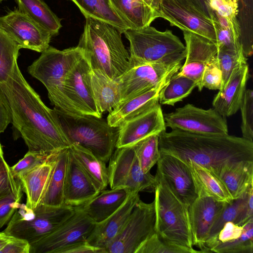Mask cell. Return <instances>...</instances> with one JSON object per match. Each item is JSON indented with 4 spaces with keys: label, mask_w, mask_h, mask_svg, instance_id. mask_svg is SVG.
Listing matches in <instances>:
<instances>
[{
    "label": "cell",
    "mask_w": 253,
    "mask_h": 253,
    "mask_svg": "<svg viewBox=\"0 0 253 253\" xmlns=\"http://www.w3.org/2000/svg\"><path fill=\"white\" fill-rule=\"evenodd\" d=\"M0 86L10 107L11 123L29 151L50 155L70 147L56 111L44 104L17 62L8 81Z\"/></svg>",
    "instance_id": "cell-1"
},
{
    "label": "cell",
    "mask_w": 253,
    "mask_h": 253,
    "mask_svg": "<svg viewBox=\"0 0 253 253\" xmlns=\"http://www.w3.org/2000/svg\"><path fill=\"white\" fill-rule=\"evenodd\" d=\"M161 153L173 156L185 163L192 161L218 178L227 165L253 161V142L228 134H200L178 129L159 135Z\"/></svg>",
    "instance_id": "cell-2"
},
{
    "label": "cell",
    "mask_w": 253,
    "mask_h": 253,
    "mask_svg": "<svg viewBox=\"0 0 253 253\" xmlns=\"http://www.w3.org/2000/svg\"><path fill=\"white\" fill-rule=\"evenodd\" d=\"M77 46L84 50L92 69L111 79H118L129 67V54L121 33L108 23L85 18Z\"/></svg>",
    "instance_id": "cell-3"
},
{
    "label": "cell",
    "mask_w": 253,
    "mask_h": 253,
    "mask_svg": "<svg viewBox=\"0 0 253 253\" xmlns=\"http://www.w3.org/2000/svg\"><path fill=\"white\" fill-rule=\"evenodd\" d=\"M155 176V232L163 241L185 253H201L193 248L188 207L176 198L161 177Z\"/></svg>",
    "instance_id": "cell-4"
},
{
    "label": "cell",
    "mask_w": 253,
    "mask_h": 253,
    "mask_svg": "<svg viewBox=\"0 0 253 253\" xmlns=\"http://www.w3.org/2000/svg\"><path fill=\"white\" fill-rule=\"evenodd\" d=\"M84 55L78 46L62 50L49 46L28 67V73L46 87L54 108L64 113L80 115L65 95L64 83L67 74Z\"/></svg>",
    "instance_id": "cell-5"
},
{
    "label": "cell",
    "mask_w": 253,
    "mask_h": 253,
    "mask_svg": "<svg viewBox=\"0 0 253 253\" xmlns=\"http://www.w3.org/2000/svg\"><path fill=\"white\" fill-rule=\"evenodd\" d=\"M124 34L130 43L129 68L145 64L182 62L185 45L172 31H160L150 25L127 29Z\"/></svg>",
    "instance_id": "cell-6"
},
{
    "label": "cell",
    "mask_w": 253,
    "mask_h": 253,
    "mask_svg": "<svg viewBox=\"0 0 253 253\" xmlns=\"http://www.w3.org/2000/svg\"><path fill=\"white\" fill-rule=\"evenodd\" d=\"M54 109L71 145L77 143L105 163L109 161L116 148L118 127L111 126L102 117L72 115Z\"/></svg>",
    "instance_id": "cell-7"
},
{
    "label": "cell",
    "mask_w": 253,
    "mask_h": 253,
    "mask_svg": "<svg viewBox=\"0 0 253 253\" xmlns=\"http://www.w3.org/2000/svg\"><path fill=\"white\" fill-rule=\"evenodd\" d=\"M75 207L40 204L35 209L20 204L3 231L6 234L27 240L30 244L47 236L74 212Z\"/></svg>",
    "instance_id": "cell-8"
},
{
    "label": "cell",
    "mask_w": 253,
    "mask_h": 253,
    "mask_svg": "<svg viewBox=\"0 0 253 253\" xmlns=\"http://www.w3.org/2000/svg\"><path fill=\"white\" fill-rule=\"evenodd\" d=\"M108 167L111 189L124 188L128 193L154 192L157 180L142 169L133 146L116 148Z\"/></svg>",
    "instance_id": "cell-9"
},
{
    "label": "cell",
    "mask_w": 253,
    "mask_h": 253,
    "mask_svg": "<svg viewBox=\"0 0 253 253\" xmlns=\"http://www.w3.org/2000/svg\"><path fill=\"white\" fill-rule=\"evenodd\" d=\"M154 200L139 199L122 229L106 249V253H135L140 245L155 232Z\"/></svg>",
    "instance_id": "cell-10"
},
{
    "label": "cell",
    "mask_w": 253,
    "mask_h": 253,
    "mask_svg": "<svg viewBox=\"0 0 253 253\" xmlns=\"http://www.w3.org/2000/svg\"><path fill=\"white\" fill-rule=\"evenodd\" d=\"M166 127L200 134H228L226 118L215 109H204L187 104L164 114Z\"/></svg>",
    "instance_id": "cell-11"
},
{
    "label": "cell",
    "mask_w": 253,
    "mask_h": 253,
    "mask_svg": "<svg viewBox=\"0 0 253 253\" xmlns=\"http://www.w3.org/2000/svg\"><path fill=\"white\" fill-rule=\"evenodd\" d=\"M95 223L78 207L74 213L47 236L31 245L30 253H61L64 249L86 240Z\"/></svg>",
    "instance_id": "cell-12"
},
{
    "label": "cell",
    "mask_w": 253,
    "mask_h": 253,
    "mask_svg": "<svg viewBox=\"0 0 253 253\" xmlns=\"http://www.w3.org/2000/svg\"><path fill=\"white\" fill-rule=\"evenodd\" d=\"M181 66L182 62L151 63L128 68L118 79L121 89L120 103L158 86L178 72Z\"/></svg>",
    "instance_id": "cell-13"
},
{
    "label": "cell",
    "mask_w": 253,
    "mask_h": 253,
    "mask_svg": "<svg viewBox=\"0 0 253 253\" xmlns=\"http://www.w3.org/2000/svg\"><path fill=\"white\" fill-rule=\"evenodd\" d=\"M89 60L84 56L67 74L64 83L65 95L80 115L101 118L93 93Z\"/></svg>",
    "instance_id": "cell-14"
},
{
    "label": "cell",
    "mask_w": 253,
    "mask_h": 253,
    "mask_svg": "<svg viewBox=\"0 0 253 253\" xmlns=\"http://www.w3.org/2000/svg\"><path fill=\"white\" fill-rule=\"evenodd\" d=\"M0 25L21 48L41 53L49 46L50 33L18 9L0 16Z\"/></svg>",
    "instance_id": "cell-15"
},
{
    "label": "cell",
    "mask_w": 253,
    "mask_h": 253,
    "mask_svg": "<svg viewBox=\"0 0 253 253\" xmlns=\"http://www.w3.org/2000/svg\"><path fill=\"white\" fill-rule=\"evenodd\" d=\"M157 165L156 175L161 177L176 198L189 208L198 197L189 166L173 156L161 152Z\"/></svg>",
    "instance_id": "cell-16"
},
{
    "label": "cell",
    "mask_w": 253,
    "mask_h": 253,
    "mask_svg": "<svg viewBox=\"0 0 253 253\" xmlns=\"http://www.w3.org/2000/svg\"><path fill=\"white\" fill-rule=\"evenodd\" d=\"M164 114L159 103L143 114L118 127L116 148L131 146L152 135L166 130Z\"/></svg>",
    "instance_id": "cell-17"
},
{
    "label": "cell",
    "mask_w": 253,
    "mask_h": 253,
    "mask_svg": "<svg viewBox=\"0 0 253 253\" xmlns=\"http://www.w3.org/2000/svg\"><path fill=\"white\" fill-rule=\"evenodd\" d=\"M185 42L186 56L178 73L197 84L199 91L203 88L201 80L206 65L217 55L216 44L210 40L190 32H183Z\"/></svg>",
    "instance_id": "cell-18"
},
{
    "label": "cell",
    "mask_w": 253,
    "mask_h": 253,
    "mask_svg": "<svg viewBox=\"0 0 253 253\" xmlns=\"http://www.w3.org/2000/svg\"><path fill=\"white\" fill-rule=\"evenodd\" d=\"M227 204L210 197L199 196L189 207L193 246L201 253L213 224Z\"/></svg>",
    "instance_id": "cell-19"
},
{
    "label": "cell",
    "mask_w": 253,
    "mask_h": 253,
    "mask_svg": "<svg viewBox=\"0 0 253 253\" xmlns=\"http://www.w3.org/2000/svg\"><path fill=\"white\" fill-rule=\"evenodd\" d=\"M99 192L69 148L63 189L64 204L81 206Z\"/></svg>",
    "instance_id": "cell-20"
},
{
    "label": "cell",
    "mask_w": 253,
    "mask_h": 253,
    "mask_svg": "<svg viewBox=\"0 0 253 253\" xmlns=\"http://www.w3.org/2000/svg\"><path fill=\"white\" fill-rule=\"evenodd\" d=\"M109 0L128 29H141L161 18L163 0Z\"/></svg>",
    "instance_id": "cell-21"
},
{
    "label": "cell",
    "mask_w": 253,
    "mask_h": 253,
    "mask_svg": "<svg viewBox=\"0 0 253 253\" xmlns=\"http://www.w3.org/2000/svg\"><path fill=\"white\" fill-rule=\"evenodd\" d=\"M139 199L138 193H129L124 203L115 212L103 221L95 224L86 239L87 242L93 246L106 251L122 229Z\"/></svg>",
    "instance_id": "cell-22"
},
{
    "label": "cell",
    "mask_w": 253,
    "mask_h": 253,
    "mask_svg": "<svg viewBox=\"0 0 253 253\" xmlns=\"http://www.w3.org/2000/svg\"><path fill=\"white\" fill-rule=\"evenodd\" d=\"M249 78L248 64L235 71L214 96L212 102L213 108L225 118L235 114L240 109Z\"/></svg>",
    "instance_id": "cell-23"
},
{
    "label": "cell",
    "mask_w": 253,
    "mask_h": 253,
    "mask_svg": "<svg viewBox=\"0 0 253 253\" xmlns=\"http://www.w3.org/2000/svg\"><path fill=\"white\" fill-rule=\"evenodd\" d=\"M169 79L165 80L157 86L120 103L109 112L107 118L108 124L111 126L118 127L124 123L153 107L159 103L160 91Z\"/></svg>",
    "instance_id": "cell-24"
},
{
    "label": "cell",
    "mask_w": 253,
    "mask_h": 253,
    "mask_svg": "<svg viewBox=\"0 0 253 253\" xmlns=\"http://www.w3.org/2000/svg\"><path fill=\"white\" fill-rule=\"evenodd\" d=\"M55 153L51 154L44 163L18 179L26 195V205L32 210L35 209L42 199L54 165Z\"/></svg>",
    "instance_id": "cell-25"
},
{
    "label": "cell",
    "mask_w": 253,
    "mask_h": 253,
    "mask_svg": "<svg viewBox=\"0 0 253 253\" xmlns=\"http://www.w3.org/2000/svg\"><path fill=\"white\" fill-rule=\"evenodd\" d=\"M129 193L124 188L105 189L78 207L95 224L98 223L115 212L124 203Z\"/></svg>",
    "instance_id": "cell-26"
},
{
    "label": "cell",
    "mask_w": 253,
    "mask_h": 253,
    "mask_svg": "<svg viewBox=\"0 0 253 253\" xmlns=\"http://www.w3.org/2000/svg\"><path fill=\"white\" fill-rule=\"evenodd\" d=\"M90 80L97 106L102 113L110 112L121 102L120 86L118 79H111L98 69L91 68Z\"/></svg>",
    "instance_id": "cell-27"
},
{
    "label": "cell",
    "mask_w": 253,
    "mask_h": 253,
    "mask_svg": "<svg viewBox=\"0 0 253 253\" xmlns=\"http://www.w3.org/2000/svg\"><path fill=\"white\" fill-rule=\"evenodd\" d=\"M218 178L232 200L241 197L253 184V161H244L225 166Z\"/></svg>",
    "instance_id": "cell-28"
},
{
    "label": "cell",
    "mask_w": 253,
    "mask_h": 253,
    "mask_svg": "<svg viewBox=\"0 0 253 253\" xmlns=\"http://www.w3.org/2000/svg\"><path fill=\"white\" fill-rule=\"evenodd\" d=\"M69 148L98 190L100 192L106 189L109 185L106 163L77 143L72 144Z\"/></svg>",
    "instance_id": "cell-29"
},
{
    "label": "cell",
    "mask_w": 253,
    "mask_h": 253,
    "mask_svg": "<svg viewBox=\"0 0 253 253\" xmlns=\"http://www.w3.org/2000/svg\"><path fill=\"white\" fill-rule=\"evenodd\" d=\"M185 163L191 169L198 196L210 197L227 203L232 202L233 200L225 186L216 175L205 168L192 161Z\"/></svg>",
    "instance_id": "cell-30"
},
{
    "label": "cell",
    "mask_w": 253,
    "mask_h": 253,
    "mask_svg": "<svg viewBox=\"0 0 253 253\" xmlns=\"http://www.w3.org/2000/svg\"><path fill=\"white\" fill-rule=\"evenodd\" d=\"M69 148L56 152L55 163L40 204L58 207L64 205L63 189Z\"/></svg>",
    "instance_id": "cell-31"
},
{
    "label": "cell",
    "mask_w": 253,
    "mask_h": 253,
    "mask_svg": "<svg viewBox=\"0 0 253 253\" xmlns=\"http://www.w3.org/2000/svg\"><path fill=\"white\" fill-rule=\"evenodd\" d=\"M207 11L214 30L218 49L242 48L241 27L238 18H225L211 9Z\"/></svg>",
    "instance_id": "cell-32"
},
{
    "label": "cell",
    "mask_w": 253,
    "mask_h": 253,
    "mask_svg": "<svg viewBox=\"0 0 253 253\" xmlns=\"http://www.w3.org/2000/svg\"><path fill=\"white\" fill-rule=\"evenodd\" d=\"M248 189L241 197L233 200L230 203L227 204L210 230L204 244L203 253H209L210 250L217 241L219 232L226 222L232 221L237 225L241 226L246 223L245 211Z\"/></svg>",
    "instance_id": "cell-33"
},
{
    "label": "cell",
    "mask_w": 253,
    "mask_h": 253,
    "mask_svg": "<svg viewBox=\"0 0 253 253\" xmlns=\"http://www.w3.org/2000/svg\"><path fill=\"white\" fill-rule=\"evenodd\" d=\"M18 9L55 36L62 27L60 19L42 0H16Z\"/></svg>",
    "instance_id": "cell-34"
},
{
    "label": "cell",
    "mask_w": 253,
    "mask_h": 253,
    "mask_svg": "<svg viewBox=\"0 0 253 253\" xmlns=\"http://www.w3.org/2000/svg\"><path fill=\"white\" fill-rule=\"evenodd\" d=\"M79 8L85 18L91 17L108 23L122 34L128 29L113 8L109 0H69Z\"/></svg>",
    "instance_id": "cell-35"
},
{
    "label": "cell",
    "mask_w": 253,
    "mask_h": 253,
    "mask_svg": "<svg viewBox=\"0 0 253 253\" xmlns=\"http://www.w3.org/2000/svg\"><path fill=\"white\" fill-rule=\"evenodd\" d=\"M196 87L197 84L194 81L177 72L161 90L159 102L163 105L174 106L189 95Z\"/></svg>",
    "instance_id": "cell-36"
},
{
    "label": "cell",
    "mask_w": 253,
    "mask_h": 253,
    "mask_svg": "<svg viewBox=\"0 0 253 253\" xmlns=\"http://www.w3.org/2000/svg\"><path fill=\"white\" fill-rule=\"evenodd\" d=\"M186 14L210 19L201 0H163L161 18L168 21L173 17Z\"/></svg>",
    "instance_id": "cell-37"
},
{
    "label": "cell",
    "mask_w": 253,
    "mask_h": 253,
    "mask_svg": "<svg viewBox=\"0 0 253 253\" xmlns=\"http://www.w3.org/2000/svg\"><path fill=\"white\" fill-rule=\"evenodd\" d=\"M21 48L0 25V84L11 75Z\"/></svg>",
    "instance_id": "cell-38"
},
{
    "label": "cell",
    "mask_w": 253,
    "mask_h": 253,
    "mask_svg": "<svg viewBox=\"0 0 253 253\" xmlns=\"http://www.w3.org/2000/svg\"><path fill=\"white\" fill-rule=\"evenodd\" d=\"M243 225V231L239 238L227 242H217L210 250V253H253V218Z\"/></svg>",
    "instance_id": "cell-39"
},
{
    "label": "cell",
    "mask_w": 253,
    "mask_h": 253,
    "mask_svg": "<svg viewBox=\"0 0 253 253\" xmlns=\"http://www.w3.org/2000/svg\"><path fill=\"white\" fill-rule=\"evenodd\" d=\"M143 171L148 172L157 164L160 155L159 135H152L133 145Z\"/></svg>",
    "instance_id": "cell-40"
},
{
    "label": "cell",
    "mask_w": 253,
    "mask_h": 253,
    "mask_svg": "<svg viewBox=\"0 0 253 253\" xmlns=\"http://www.w3.org/2000/svg\"><path fill=\"white\" fill-rule=\"evenodd\" d=\"M216 56L222 73L223 87L235 71L247 64L248 58L242 48L237 50L218 49Z\"/></svg>",
    "instance_id": "cell-41"
},
{
    "label": "cell",
    "mask_w": 253,
    "mask_h": 253,
    "mask_svg": "<svg viewBox=\"0 0 253 253\" xmlns=\"http://www.w3.org/2000/svg\"><path fill=\"white\" fill-rule=\"evenodd\" d=\"M240 109L242 114V137L253 142V91L246 89Z\"/></svg>",
    "instance_id": "cell-42"
},
{
    "label": "cell",
    "mask_w": 253,
    "mask_h": 253,
    "mask_svg": "<svg viewBox=\"0 0 253 253\" xmlns=\"http://www.w3.org/2000/svg\"><path fill=\"white\" fill-rule=\"evenodd\" d=\"M50 155L28 151L22 159L10 167L13 176L15 179H18L22 175L44 163Z\"/></svg>",
    "instance_id": "cell-43"
},
{
    "label": "cell",
    "mask_w": 253,
    "mask_h": 253,
    "mask_svg": "<svg viewBox=\"0 0 253 253\" xmlns=\"http://www.w3.org/2000/svg\"><path fill=\"white\" fill-rule=\"evenodd\" d=\"M216 55L205 66L201 80L202 88L219 90L222 87L223 81Z\"/></svg>",
    "instance_id": "cell-44"
},
{
    "label": "cell",
    "mask_w": 253,
    "mask_h": 253,
    "mask_svg": "<svg viewBox=\"0 0 253 253\" xmlns=\"http://www.w3.org/2000/svg\"><path fill=\"white\" fill-rule=\"evenodd\" d=\"M135 253H185V252L166 243L155 232L140 245Z\"/></svg>",
    "instance_id": "cell-45"
},
{
    "label": "cell",
    "mask_w": 253,
    "mask_h": 253,
    "mask_svg": "<svg viewBox=\"0 0 253 253\" xmlns=\"http://www.w3.org/2000/svg\"><path fill=\"white\" fill-rule=\"evenodd\" d=\"M23 196L22 187L15 192L0 198V229L10 220L20 207Z\"/></svg>",
    "instance_id": "cell-46"
},
{
    "label": "cell",
    "mask_w": 253,
    "mask_h": 253,
    "mask_svg": "<svg viewBox=\"0 0 253 253\" xmlns=\"http://www.w3.org/2000/svg\"><path fill=\"white\" fill-rule=\"evenodd\" d=\"M21 187L19 180L13 176L4 156L0 157V198L15 192Z\"/></svg>",
    "instance_id": "cell-47"
},
{
    "label": "cell",
    "mask_w": 253,
    "mask_h": 253,
    "mask_svg": "<svg viewBox=\"0 0 253 253\" xmlns=\"http://www.w3.org/2000/svg\"><path fill=\"white\" fill-rule=\"evenodd\" d=\"M204 3L206 9L223 17L234 18L239 13V0H205Z\"/></svg>",
    "instance_id": "cell-48"
},
{
    "label": "cell",
    "mask_w": 253,
    "mask_h": 253,
    "mask_svg": "<svg viewBox=\"0 0 253 253\" xmlns=\"http://www.w3.org/2000/svg\"><path fill=\"white\" fill-rule=\"evenodd\" d=\"M243 231V225H237L232 221L227 222L219 232L215 244L217 242L225 243L237 239L241 236Z\"/></svg>",
    "instance_id": "cell-49"
},
{
    "label": "cell",
    "mask_w": 253,
    "mask_h": 253,
    "mask_svg": "<svg viewBox=\"0 0 253 253\" xmlns=\"http://www.w3.org/2000/svg\"><path fill=\"white\" fill-rule=\"evenodd\" d=\"M11 123L10 107L1 87L0 86V133L3 132Z\"/></svg>",
    "instance_id": "cell-50"
},
{
    "label": "cell",
    "mask_w": 253,
    "mask_h": 253,
    "mask_svg": "<svg viewBox=\"0 0 253 253\" xmlns=\"http://www.w3.org/2000/svg\"><path fill=\"white\" fill-rule=\"evenodd\" d=\"M30 244L26 240L13 237L0 253H30Z\"/></svg>",
    "instance_id": "cell-51"
},
{
    "label": "cell",
    "mask_w": 253,
    "mask_h": 253,
    "mask_svg": "<svg viewBox=\"0 0 253 253\" xmlns=\"http://www.w3.org/2000/svg\"><path fill=\"white\" fill-rule=\"evenodd\" d=\"M61 253H106L105 250L89 244L86 240L76 243L61 251Z\"/></svg>",
    "instance_id": "cell-52"
},
{
    "label": "cell",
    "mask_w": 253,
    "mask_h": 253,
    "mask_svg": "<svg viewBox=\"0 0 253 253\" xmlns=\"http://www.w3.org/2000/svg\"><path fill=\"white\" fill-rule=\"evenodd\" d=\"M13 238L3 231L0 232V251L10 242Z\"/></svg>",
    "instance_id": "cell-53"
},
{
    "label": "cell",
    "mask_w": 253,
    "mask_h": 253,
    "mask_svg": "<svg viewBox=\"0 0 253 253\" xmlns=\"http://www.w3.org/2000/svg\"><path fill=\"white\" fill-rule=\"evenodd\" d=\"M1 156H3V152L2 149V146L0 142V157Z\"/></svg>",
    "instance_id": "cell-54"
},
{
    "label": "cell",
    "mask_w": 253,
    "mask_h": 253,
    "mask_svg": "<svg viewBox=\"0 0 253 253\" xmlns=\"http://www.w3.org/2000/svg\"><path fill=\"white\" fill-rule=\"evenodd\" d=\"M201 0V1H202V2L204 3V0Z\"/></svg>",
    "instance_id": "cell-55"
},
{
    "label": "cell",
    "mask_w": 253,
    "mask_h": 253,
    "mask_svg": "<svg viewBox=\"0 0 253 253\" xmlns=\"http://www.w3.org/2000/svg\"><path fill=\"white\" fill-rule=\"evenodd\" d=\"M3 0H0V2L2 1H3Z\"/></svg>",
    "instance_id": "cell-56"
}]
</instances>
